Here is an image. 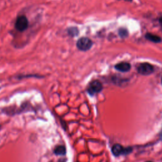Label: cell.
<instances>
[{
	"label": "cell",
	"instance_id": "6da1fadb",
	"mask_svg": "<svg viewBox=\"0 0 162 162\" xmlns=\"http://www.w3.org/2000/svg\"><path fill=\"white\" fill-rule=\"evenodd\" d=\"M112 151L115 156L127 155L132 151V148L130 147H124L122 146L119 144H115L112 148Z\"/></svg>",
	"mask_w": 162,
	"mask_h": 162
},
{
	"label": "cell",
	"instance_id": "7a4b0ae2",
	"mask_svg": "<svg viewBox=\"0 0 162 162\" xmlns=\"http://www.w3.org/2000/svg\"><path fill=\"white\" fill-rule=\"evenodd\" d=\"M93 43L92 40L87 37H82L78 40L77 43V48L83 51H86L91 49Z\"/></svg>",
	"mask_w": 162,
	"mask_h": 162
},
{
	"label": "cell",
	"instance_id": "3957f363",
	"mask_svg": "<svg viewBox=\"0 0 162 162\" xmlns=\"http://www.w3.org/2000/svg\"><path fill=\"white\" fill-rule=\"evenodd\" d=\"M138 72L143 75H149L154 72V67L152 65L148 63H141L138 66Z\"/></svg>",
	"mask_w": 162,
	"mask_h": 162
},
{
	"label": "cell",
	"instance_id": "277c9868",
	"mask_svg": "<svg viewBox=\"0 0 162 162\" xmlns=\"http://www.w3.org/2000/svg\"><path fill=\"white\" fill-rule=\"evenodd\" d=\"M29 21L27 17L24 15L20 16L17 18L15 22V28L19 31H24L28 28Z\"/></svg>",
	"mask_w": 162,
	"mask_h": 162
},
{
	"label": "cell",
	"instance_id": "5b68a950",
	"mask_svg": "<svg viewBox=\"0 0 162 162\" xmlns=\"http://www.w3.org/2000/svg\"><path fill=\"white\" fill-rule=\"evenodd\" d=\"M103 89V85L99 80H94L91 82L88 87L87 91L91 95L100 92Z\"/></svg>",
	"mask_w": 162,
	"mask_h": 162
},
{
	"label": "cell",
	"instance_id": "8992f818",
	"mask_svg": "<svg viewBox=\"0 0 162 162\" xmlns=\"http://www.w3.org/2000/svg\"><path fill=\"white\" fill-rule=\"evenodd\" d=\"M116 70L121 72H129L131 68L130 64L127 62H121L117 64L115 66Z\"/></svg>",
	"mask_w": 162,
	"mask_h": 162
},
{
	"label": "cell",
	"instance_id": "52a82bcc",
	"mask_svg": "<svg viewBox=\"0 0 162 162\" xmlns=\"http://www.w3.org/2000/svg\"><path fill=\"white\" fill-rule=\"evenodd\" d=\"M146 38L147 39L150 40V41L153 42V43H159L161 41V39L160 37L156 36V35H155V34H151V33H147L146 34Z\"/></svg>",
	"mask_w": 162,
	"mask_h": 162
},
{
	"label": "cell",
	"instance_id": "ba28073f",
	"mask_svg": "<svg viewBox=\"0 0 162 162\" xmlns=\"http://www.w3.org/2000/svg\"><path fill=\"white\" fill-rule=\"evenodd\" d=\"M54 153L57 155H65L66 154V148L63 146H58L54 150Z\"/></svg>",
	"mask_w": 162,
	"mask_h": 162
},
{
	"label": "cell",
	"instance_id": "9c48e42d",
	"mask_svg": "<svg viewBox=\"0 0 162 162\" xmlns=\"http://www.w3.org/2000/svg\"><path fill=\"white\" fill-rule=\"evenodd\" d=\"M69 34L72 36H75L78 34V30L76 28H71L68 30Z\"/></svg>",
	"mask_w": 162,
	"mask_h": 162
},
{
	"label": "cell",
	"instance_id": "30bf717a",
	"mask_svg": "<svg viewBox=\"0 0 162 162\" xmlns=\"http://www.w3.org/2000/svg\"><path fill=\"white\" fill-rule=\"evenodd\" d=\"M119 34L122 37H126L128 36V32L125 29H121L119 30Z\"/></svg>",
	"mask_w": 162,
	"mask_h": 162
},
{
	"label": "cell",
	"instance_id": "8fae6325",
	"mask_svg": "<svg viewBox=\"0 0 162 162\" xmlns=\"http://www.w3.org/2000/svg\"><path fill=\"white\" fill-rule=\"evenodd\" d=\"M159 22H160V25H161V27H162V17H160V20H159Z\"/></svg>",
	"mask_w": 162,
	"mask_h": 162
},
{
	"label": "cell",
	"instance_id": "7c38bea8",
	"mask_svg": "<svg viewBox=\"0 0 162 162\" xmlns=\"http://www.w3.org/2000/svg\"><path fill=\"white\" fill-rule=\"evenodd\" d=\"M125 1H126V2H131L132 0H125Z\"/></svg>",
	"mask_w": 162,
	"mask_h": 162
},
{
	"label": "cell",
	"instance_id": "4fadbf2b",
	"mask_svg": "<svg viewBox=\"0 0 162 162\" xmlns=\"http://www.w3.org/2000/svg\"><path fill=\"white\" fill-rule=\"evenodd\" d=\"M146 162H153V161H146Z\"/></svg>",
	"mask_w": 162,
	"mask_h": 162
},
{
	"label": "cell",
	"instance_id": "5bb4252c",
	"mask_svg": "<svg viewBox=\"0 0 162 162\" xmlns=\"http://www.w3.org/2000/svg\"><path fill=\"white\" fill-rule=\"evenodd\" d=\"M161 82H162V79H161Z\"/></svg>",
	"mask_w": 162,
	"mask_h": 162
}]
</instances>
